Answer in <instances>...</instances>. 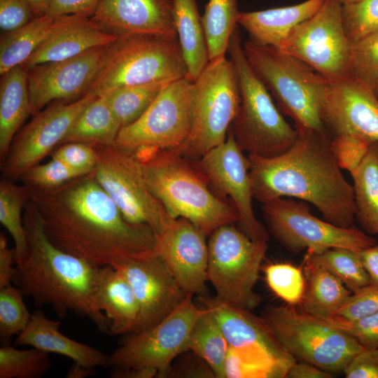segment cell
Wrapping results in <instances>:
<instances>
[{
  "label": "cell",
  "instance_id": "1",
  "mask_svg": "<svg viewBox=\"0 0 378 378\" xmlns=\"http://www.w3.org/2000/svg\"><path fill=\"white\" fill-rule=\"evenodd\" d=\"M27 187L46 236L68 253L97 267H115L154 249L153 230L128 222L93 172L52 190Z\"/></svg>",
  "mask_w": 378,
  "mask_h": 378
},
{
  "label": "cell",
  "instance_id": "2",
  "mask_svg": "<svg viewBox=\"0 0 378 378\" xmlns=\"http://www.w3.org/2000/svg\"><path fill=\"white\" fill-rule=\"evenodd\" d=\"M284 153L272 158L248 155L253 199L261 204L294 197L314 206L325 220L342 227L353 225L354 187L345 178L328 134L298 130Z\"/></svg>",
  "mask_w": 378,
  "mask_h": 378
},
{
  "label": "cell",
  "instance_id": "3",
  "mask_svg": "<svg viewBox=\"0 0 378 378\" xmlns=\"http://www.w3.org/2000/svg\"><path fill=\"white\" fill-rule=\"evenodd\" d=\"M23 221L28 253L21 264L15 265L12 281L36 305H50L61 318L70 311L88 317L100 332L111 335V323L95 304L101 267L55 246L30 200L24 207Z\"/></svg>",
  "mask_w": 378,
  "mask_h": 378
},
{
  "label": "cell",
  "instance_id": "4",
  "mask_svg": "<svg viewBox=\"0 0 378 378\" xmlns=\"http://www.w3.org/2000/svg\"><path fill=\"white\" fill-rule=\"evenodd\" d=\"M153 194L174 219L184 218L206 236L239 221L233 206L214 194L194 161L172 150L141 148L134 151Z\"/></svg>",
  "mask_w": 378,
  "mask_h": 378
},
{
  "label": "cell",
  "instance_id": "5",
  "mask_svg": "<svg viewBox=\"0 0 378 378\" xmlns=\"http://www.w3.org/2000/svg\"><path fill=\"white\" fill-rule=\"evenodd\" d=\"M227 52L237 74L241 102L230 127L243 151L263 158L279 155L296 141L298 131L284 118L269 90L256 76L245 55L239 25Z\"/></svg>",
  "mask_w": 378,
  "mask_h": 378
},
{
  "label": "cell",
  "instance_id": "6",
  "mask_svg": "<svg viewBox=\"0 0 378 378\" xmlns=\"http://www.w3.org/2000/svg\"><path fill=\"white\" fill-rule=\"evenodd\" d=\"M246 59L276 101L279 110L290 118L297 130L328 134L321 108L329 80L298 58L250 40L243 43Z\"/></svg>",
  "mask_w": 378,
  "mask_h": 378
},
{
  "label": "cell",
  "instance_id": "7",
  "mask_svg": "<svg viewBox=\"0 0 378 378\" xmlns=\"http://www.w3.org/2000/svg\"><path fill=\"white\" fill-rule=\"evenodd\" d=\"M186 76L177 36L122 35L107 46L101 67L85 94L100 97L119 88L172 82Z\"/></svg>",
  "mask_w": 378,
  "mask_h": 378
},
{
  "label": "cell",
  "instance_id": "8",
  "mask_svg": "<svg viewBox=\"0 0 378 378\" xmlns=\"http://www.w3.org/2000/svg\"><path fill=\"white\" fill-rule=\"evenodd\" d=\"M192 124L186 141L172 150L196 160L223 143L238 111L241 96L239 82L230 59L209 62L193 82Z\"/></svg>",
  "mask_w": 378,
  "mask_h": 378
},
{
  "label": "cell",
  "instance_id": "9",
  "mask_svg": "<svg viewBox=\"0 0 378 378\" xmlns=\"http://www.w3.org/2000/svg\"><path fill=\"white\" fill-rule=\"evenodd\" d=\"M283 348L298 361L332 372L343 371L363 349L328 321L295 306H268L262 316Z\"/></svg>",
  "mask_w": 378,
  "mask_h": 378
},
{
  "label": "cell",
  "instance_id": "10",
  "mask_svg": "<svg viewBox=\"0 0 378 378\" xmlns=\"http://www.w3.org/2000/svg\"><path fill=\"white\" fill-rule=\"evenodd\" d=\"M209 237L208 280L216 297L251 311L261 301L254 288L268 248L267 241L251 239L234 223L220 226Z\"/></svg>",
  "mask_w": 378,
  "mask_h": 378
},
{
  "label": "cell",
  "instance_id": "11",
  "mask_svg": "<svg viewBox=\"0 0 378 378\" xmlns=\"http://www.w3.org/2000/svg\"><path fill=\"white\" fill-rule=\"evenodd\" d=\"M262 212L270 233L293 253H320L332 248L360 251L377 244L354 225L342 227L318 218L302 200L277 198L262 204Z\"/></svg>",
  "mask_w": 378,
  "mask_h": 378
},
{
  "label": "cell",
  "instance_id": "12",
  "mask_svg": "<svg viewBox=\"0 0 378 378\" xmlns=\"http://www.w3.org/2000/svg\"><path fill=\"white\" fill-rule=\"evenodd\" d=\"M94 174L124 218L134 225H147L160 235L174 220L153 194L134 151L111 145L94 147Z\"/></svg>",
  "mask_w": 378,
  "mask_h": 378
},
{
  "label": "cell",
  "instance_id": "13",
  "mask_svg": "<svg viewBox=\"0 0 378 378\" xmlns=\"http://www.w3.org/2000/svg\"><path fill=\"white\" fill-rule=\"evenodd\" d=\"M189 294L183 302L157 325L127 334L120 345L108 356L105 368H146L166 377L172 362L186 351L190 332L204 310Z\"/></svg>",
  "mask_w": 378,
  "mask_h": 378
},
{
  "label": "cell",
  "instance_id": "14",
  "mask_svg": "<svg viewBox=\"0 0 378 378\" xmlns=\"http://www.w3.org/2000/svg\"><path fill=\"white\" fill-rule=\"evenodd\" d=\"M193 100L192 82L184 78L169 83L136 121L120 130L114 144L132 151L177 149L191 130Z\"/></svg>",
  "mask_w": 378,
  "mask_h": 378
},
{
  "label": "cell",
  "instance_id": "15",
  "mask_svg": "<svg viewBox=\"0 0 378 378\" xmlns=\"http://www.w3.org/2000/svg\"><path fill=\"white\" fill-rule=\"evenodd\" d=\"M339 0H324L319 10L298 24L279 50L301 60L328 80L349 75L351 46Z\"/></svg>",
  "mask_w": 378,
  "mask_h": 378
},
{
  "label": "cell",
  "instance_id": "16",
  "mask_svg": "<svg viewBox=\"0 0 378 378\" xmlns=\"http://www.w3.org/2000/svg\"><path fill=\"white\" fill-rule=\"evenodd\" d=\"M97 97L85 94L72 102L55 101L32 115L13 139L1 160V178L17 181L61 143L83 110Z\"/></svg>",
  "mask_w": 378,
  "mask_h": 378
},
{
  "label": "cell",
  "instance_id": "17",
  "mask_svg": "<svg viewBox=\"0 0 378 378\" xmlns=\"http://www.w3.org/2000/svg\"><path fill=\"white\" fill-rule=\"evenodd\" d=\"M219 197H229L239 215L240 230L253 240L269 239V232L256 218L248 157L229 130L225 141L192 160Z\"/></svg>",
  "mask_w": 378,
  "mask_h": 378
},
{
  "label": "cell",
  "instance_id": "18",
  "mask_svg": "<svg viewBox=\"0 0 378 378\" xmlns=\"http://www.w3.org/2000/svg\"><path fill=\"white\" fill-rule=\"evenodd\" d=\"M115 267L127 280L139 303V316L133 332L159 323L189 295L153 251L125 259Z\"/></svg>",
  "mask_w": 378,
  "mask_h": 378
},
{
  "label": "cell",
  "instance_id": "19",
  "mask_svg": "<svg viewBox=\"0 0 378 378\" xmlns=\"http://www.w3.org/2000/svg\"><path fill=\"white\" fill-rule=\"evenodd\" d=\"M321 120L334 138L378 142V99L372 88L349 75L329 80Z\"/></svg>",
  "mask_w": 378,
  "mask_h": 378
},
{
  "label": "cell",
  "instance_id": "20",
  "mask_svg": "<svg viewBox=\"0 0 378 378\" xmlns=\"http://www.w3.org/2000/svg\"><path fill=\"white\" fill-rule=\"evenodd\" d=\"M107 46L26 69L31 115L52 102H72L84 96L101 67Z\"/></svg>",
  "mask_w": 378,
  "mask_h": 378
},
{
  "label": "cell",
  "instance_id": "21",
  "mask_svg": "<svg viewBox=\"0 0 378 378\" xmlns=\"http://www.w3.org/2000/svg\"><path fill=\"white\" fill-rule=\"evenodd\" d=\"M206 237L188 220L178 218L157 236L153 249L165 262L181 288L197 297L208 293Z\"/></svg>",
  "mask_w": 378,
  "mask_h": 378
},
{
  "label": "cell",
  "instance_id": "22",
  "mask_svg": "<svg viewBox=\"0 0 378 378\" xmlns=\"http://www.w3.org/2000/svg\"><path fill=\"white\" fill-rule=\"evenodd\" d=\"M117 36H177L173 0H101L91 17Z\"/></svg>",
  "mask_w": 378,
  "mask_h": 378
},
{
  "label": "cell",
  "instance_id": "23",
  "mask_svg": "<svg viewBox=\"0 0 378 378\" xmlns=\"http://www.w3.org/2000/svg\"><path fill=\"white\" fill-rule=\"evenodd\" d=\"M197 300L211 312L230 346H257L288 365L295 361L278 342L262 317L216 297L199 296Z\"/></svg>",
  "mask_w": 378,
  "mask_h": 378
},
{
  "label": "cell",
  "instance_id": "24",
  "mask_svg": "<svg viewBox=\"0 0 378 378\" xmlns=\"http://www.w3.org/2000/svg\"><path fill=\"white\" fill-rule=\"evenodd\" d=\"M323 2L307 0L293 6L239 12L237 23L247 31L253 43L279 49L292 30L314 15Z\"/></svg>",
  "mask_w": 378,
  "mask_h": 378
},
{
  "label": "cell",
  "instance_id": "25",
  "mask_svg": "<svg viewBox=\"0 0 378 378\" xmlns=\"http://www.w3.org/2000/svg\"><path fill=\"white\" fill-rule=\"evenodd\" d=\"M59 326V321L48 318L43 312L36 310L27 326L18 335L15 344L60 354L88 367L105 368L108 355L63 335Z\"/></svg>",
  "mask_w": 378,
  "mask_h": 378
},
{
  "label": "cell",
  "instance_id": "26",
  "mask_svg": "<svg viewBox=\"0 0 378 378\" xmlns=\"http://www.w3.org/2000/svg\"><path fill=\"white\" fill-rule=\"evenodd\" d=\"M91 17L80 16L43 43L24 63L25 69L77 56L90 49L108 46L118 38Z\"/></svg>",
  "mask_w": 378,
  "mask_h": 378
},
{
  "label": "cell",
  "instance_id": "27",
  "mask_svg": "<svg viewBox=\"0 0 378 378\" xmlns=\"http://www.w3.org/2000/svg\"><path fill=\"white\" fill-rule=\"evenodd\" d=\"M95 304L109 320L111 335L134 332L139 316V303L129 282L116 267H100Z\"/></svg>",
  "mask_w": 378,
  "mask_h": 378
},
{
  "label": "cell",
  "instance_id": "28",
  "mask_svg": "<svg viewBox=\"0 0 378 378\" xmlns=\"http://www.w3.org/2000/svg\"><path fill=\"white\" fill-rule=\"evenodd\" d=\"M79 15L38 17L23 27L4 33L0 38V74L24 64L47 40L76 22Z\"/></svg>",
  "mask_w": 378,
  "mask_h": 378
},
{
  "label": "cell",
  "instance_id": "29",
  "mask_svg": "<svg viewBox=\"0 0 378 378\" xmlns=\"http://www.w3.org/2000/svg\"><path fill=\"white\" fill-rule=\"evenodd\" d=\"M304 293L300 305L302 311L327 320L344 304L352 292L325 267L305 255Z\"/></svg>",
  "mask_w": 378,
  "mask_h": 378
},
{
  "label": "cell",
  "instance_id": "30",
  "mask_svg": "<svg viewBox=\"0 0 378 378\" xmlns=\"http://www.w3.org/2000/svg\"><path fill=\"white\" fill-rule=\"evenodd\" d=\"M31 115L27 69L15 66L1 75L0 160L6 155L13 137Z\"/></svg>",
  "mask_w": 378,
  "mask_h": 378
},
{
  "label": "cell",
  "instance_id": "31",
  "mask_svg": "<svg viewBox=\"0 0 378 378\" xmlns=\"http://www.w3.org/2000/svg\"><path fill=\"white\" fill-rule=\"evenodd\" d=\"M174 24L187 67L186 78L194 82L208 64L206 40L195 0H173Z\"/></svg>",
  "mask_w": 378,
  "mask_h": 378
},
{
  "label": "cell",
  "instance_id": "32",
  "mask_svg": "<svg viewBox=\"0 0 378 378\" xmlns=\"http://www.w3.org/2000/svg\"><path fill=\"white\" fill-rule=\"evenodd\" d=\"M120 129L106 97H97L79 114L59 145L68 142L94 147L113 145Z\"/></svg>",
  "mask_w": 378,
  "mask_h": 378
},
{
  "label": "cell",
  "instance_id": "33",
  "mask_svg": "<svg viewBox=\"0 0 378 378\" xmlns=\"http://www.w3.org/2000/svg\"><path fill=\"white\" fill-rule=\"evenodd\" d=\"M354 180L355 217L370 234H378V160L370 148L351 172Z\"/></svg>",
  "mask_w": 378,
  "mask_h": 378
},
{
  "label": "cell",
  "instance_id": "34",
  "mask_svg": "<svg viewBox=\"0 0 378 378\" xmlns=\"http://www.w3.org/2000/svg\"><path fill=\"white\" fill-rule=\"evenodd\" d=\"M229 347L213 314L204 308L190 332L186 351H191L200 357L209 367L215 377L225 378V363Z\"/></svg>",
  "mask_w": 378,
  "mask_h": 378
},
{
  "label": "cell",
  "instance_id": "35",
  "mask_svg": "<svg viewBox=\"0 0 378 378\" xmlns=\"http://www.w3.org/2000/svg\"><path fill=\"white\" fill-rule=\"evenodd\" d=\"M29 200V192L26 186L19 185L14 181L1 178L0 222L13 238L15 265L21 264L28 253L29 246L23 214Z\"/></svg>",
  "mask_w": 378,
  "mask_h": 378
},
{
  "label": "cell",
  "instance_id": "36",
  "mask_svg": "<svg viewBox=\"0 0 378 378\" xmlns=\"http://www.w3.org/2000/svg\"><path fill=\"white\" fill-rule=\"evenodd\" d=\"M239 13L237 0H209L201 18L209 62L225 57Z\"/></svg>",
  "mask_w": 378,
  "mask_h": 378
},
{
  "label": "cell",
  "instance_id": "37",
  "mask_svg": "<svg viewBox=\"0 0 378 378\" xmlns=\"http://www.w3.org/2000/svg\"><path fill=\"white\" fill-rule=\"evenodd\" d=\"M289 365L257 346L229 347L225 378L285 377Z\"/></svg>",
  "mask_w": 378,
  "mask_h": 378
},
{
  "label": "cell",
  "instance_id": "38",
  "mask_svg": "<svg viewBox=\"0 0 378 378\" xmlns=\"http://www.w3.org/2000/svg\"><path fill=\"white\" fill-rule=\"evenodd\" d=\"M169 83L158 81L119 88L103 96L122 129L136 121Z\"/></svg>",
  "mask_w": 378,
  "mask_h": 378
},
{
  "label": "cell",
  "instance_id": "39",
  "mask_svg": "<svg viewBox=\"0 0 378 378\" xmlns=\"http://www.w3.org/2000/svg\"><path fill=\"white\" fill-rule=\"evenodd\" d=\"M306 255L331 272L352 293L370 285V279L358 251L332 248L320 253H307Z\"/></svg>",
  "mask_w": 378,
  "mask_h": 378
},
{
  "label": "cell",
  "instance_id": "40",
  "mask_svg": "<svg viewBox=\"0 0 378 378\" xmlns=\"http://www.w3.org/2000/svg\"><path fill=\"white\" fill-rule=\"evenodd\" d=\"M51 368L49 353L31 348L0 347V378H39Z\"/></svg>",
  "mask_w": 378,
  "mask_h": 378
},
{
  "label": "cell",
  "instance_id": "41",
  "mask_svg": "<svg viewBox=\"0 0 378 378\" xmlns=\"http://www.w3.org/2000/svg\"><path fill=\"white\" fill-rule=\"evenodd\" d=\"M21 288L12 285L0 288V337L9 344L14 335L20 333L29 324L31 314L25 306Z\"/></svg>",
  "mask_w": 378,
  "mask_h": 378
},
{
  "label": "cell",
  "instance_id": "42",
  "mask_svg": "<svg viewBox=\"0 0 378 378\" xmlns=\"http://www.w3.org/2000/svg\"><path fill=\"white\" fill-rule=\"evenodd\" d=\"M270 290L287 304L300 305L305 290L304 271L290 263H273L265 268Z\"/></svg>",
  "mask_w": 378,
  "mask_h": 378
},
{
  "label": "cell",
  "instance_id": "43",
  "mask_svg": "<svg viewBox=\"0 0 378 378\" xmlns=\"http://www.w3.org/2000/svg\"><path fill=\"white\" fill-rule=\"evenodd\" d=\"M349 75L372 88L378 80V29L351 43Z\"/></svg>",
  "mask_w": 378,
  "mask_h": 378
},
{
  "label": "cell",
  "instance_id": "44",
  "mask_svg": "<svg viewBox=\"0 0 378 378\" xmlns=\"http://www.w3.org/2000/svg\"><path fill=\"white\" fill-rule=\"evenodd\" d=\"M344 29L353 43L378 29V0H362L342 6Z\"/></svg>",
  "mask_w": 378,
  "mask_h": 378
},
{
  "label": "cell",
  "instance_id": "45",
  "mask_svg": "<svg viewBox=\"0 0 378 378\" xmlns=\"http://www.w3.org/2000/svg\"><path fill=\"white\" fill-rule=\"evenodd\" d=\"M80 176L62 161L52 158L45 164H38L24 172L19 178L30 188L52 190Z\"/></svg>",
  "mask_w": 378,
  "mask_h": 378
},
{
  "label": "cell",
  "instance_id": "46",
  "mask_svg": "<svg viewBox=\"0 0 378 378\" xmlns=\"http://www.w3.org/2000/svg\"><path fill=\"white\" fill-rule=\"evenodd\" d=\"M326 321L355 340L363 349L378 348V312L354 319L332 316Z\"/></svg>",
  "mask_w": 378,
  "mask_h": 378
},
{
  "label": "cell",
  "instance_id": "47",
  "mask_svg": "<svg viewBox=\"0 0 378 378\" xmlns=\"http://www.w3.org/2000/svg\"><path fill=\"white\" fill-rule=\"evenodd\" d=\"M83 176L96 168L98 155L94 146L80 142H68L58 146L50 154Z\"/></svg>",
  "mask_w": 378,
  "mask_h": 378
},
{
  "label": "cell",
  "instance_id": "48",
  "mask_svg": "<svg viewBox=\"0 0 378 378\" xmlns=\"http://www.w3.org/2000/svg\"><path fill=\"white\" fill-rule=\"evenodd\" d=\"M377 312H378V287L369 285L352 293L333 316L354 319Z\"/></svg>",
  "mask_w": 378,
  "mask_h": 378
},
{
  "label": "cell",
  "instance_id": "49",
  "mask_svg": "<svg viewBox=\"0 0 378 378\" xmlns=\"http://www.w3.org/2000/svg\"><path fill=\"white\" fill-rule=\"evenodd\" d=\"M36 18L25 0H0V28L3 34L16 30Z\"/></svg>",
  "mask_w": 378,
  "mask_h": 378
},
{
  "label": "cell",
  "instance_id": "50",
  "mask_svg": "<svg viewBox=\"0 0 378 378\" xmlns=\"http://www.w3.org/2000/svg\"><path fill=\"white\" fill-rule=\"evenodd\" d=\"M343 372L346 378H378V348L361 351Z\"/></svg>",
  "mask_w": 378,
  "mask_h": 378
},
{
  "label": "cell",
  "instance_id": "51",
  "mask_svg": "<svg viewBox=\"0 0 378 378\" xmlns=\"http://www.w3.org/2000/svg\"><path fill=\"white\" fill-rule=\"evenodd\" d=\"M101 0H52L47 14L63 15L76 14L90 18Z\"/></svg>",
  "mask_w": 378,
  "mask_h": 378
},
{
  "label": "cell",
  "instance_id": "52",
  "mask_svg": "<svg viewBox=\"0 0 378 378\" xmlns=\"http://www.w3.org/2000/svg\"><path fill=\"white\" fill-rule=\"evenodd\" d=\"M15 251L7 247V239L0 234V288L11 285L15 272Z\"/></svg>",
  "mask_w": 378,
  "mask_h": 378
},
{
  "label": "cell",
  "instance_id": "53",
  "mask_svg": "<svg viewBox=\"0 0 378 378\" xmlns=\"http://www.w3.org/2000/svg\"><path fill=\"white\" fill-rule=\"evenodd\" d=\"M286 378H332L330 372L323 370L314 365L295 360L288 369Z\"/></svg>",
  "mask_w": 378,
  "mask_h": 378
},
{
  "label": "cell",
  "instance_id": "54",
  "mask_svg": "<svg viewBox=\"0 0 378 378\" xmlns=\"http://www.w3.org/2000/svg\"><path fill=\"white\" fill-rule=\"evenodd\" d=\"M358 254L368 274L370 285L378 287V245L360 251Z\"/></svg>",
  "mask_w": 378,
  "mask_h": 378
},
{
  "label": "cell",
  "instance_id": "55",
  "mask_svg": "<svg viewBox=\"0 0 378 378\" xmlns=\"http://www.w3.org/2000/svg\"><path fill=\"white\" fill-rule=\"evenodd\" d=\"M111 368L110 377L112 378H152L158 373L155 369L146 368L114 366Z\"/></svg>",
  "mask_w": 378,
  "mask_h": 378
},
{
  "label": "cell",
  "instance_id": "56",
  "mask_svg": "<svg viewBox=\"0 0 378 378\" xmlns=\"http://www.w3.org/2000/svg\"><path fill=\"white\" fill-rule=\"evenodd\" d=\"M95 368L74 363L69 368L66 377L67 378H84L94 375L96 374Z\"/></svg>",
  "mask_w": 378,
  "mask_h": 378
},
{
  "label": "cell",
  "instance_id": "57",
  "mask_svg": "<svg viewBox=\"0 0 378 378\" xmlns=\"http://www.w3.org/2000/svg\"><path fill=\"white\" fill-rule=\"evenodd\" d=\"M36 18L48 13L52 0H25Z\"/></svg>",
  "mask_w": 378,
  "mask_h": 378
},
{
  "label": "cell",
  "instance_id": "58",
  "mask_svg": "<svg viewBox=\"0 0 378 378\" xmlns=\"http://www.w3.org/2000/svg\"><path fill=\"white\" fill-rule=\"evenodd\" d=\"M360 1H362V0H339L340 4H342V6L355 4V3L359 2Z\"/></svg>",
  "mask_w": 378,
  "mask_h": 378
},
{
  "label": "cell",
  "instance_id": "59",
  "mask_svg": "<svg viewBox=\"0 0 378 378\" xmlns=\"http://www.w3.org/2000/svg\"><path fill=\"white\" fill-rule=\"evenodd\" d=\"M370 146L374 149L378 160V142L372 143Z\"/></svg>",
  "mask_w": 378,
  "mask_h": 378
},
{
  "label": "cell",
  "instance_id": "60",
  "mask_svg": "<svg viewBox=\"0 0 378 378\" xmlns=\"http://www.w3.org/2000/svg\"><path fill=\"white\" fill-rule=\"evenodd\" d=\"M372 89H373V91H374L375 95L377 96V97L378 99V80L374 85V86L372 87Z\"/></svg>",
  "mask_w": 378,
  "mask_h": 378
}]
</instances>
